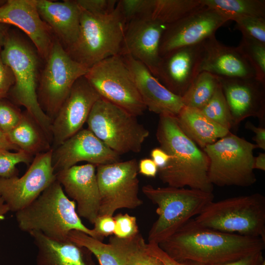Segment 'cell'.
<instances>
[{"instance_id":"83f0119b","label":"cell","mask_w":265,"mask_h":265,"mask_svg":"<svg viewBox=\"0 0 265 265\" xmlns=\"http://www.w3.org/2000/svg\"><path fill=\"white\" fill-rule=\"evenodd\" d=\"M123 265H164L151 254L141 234L128 238L111 236L108 242Z\"/></svg>"},{"instance_id":"4fadbf2b","label":"cell","mask_w":265,"mask_h":265,"mask_svg":"<svg viewBox=\"0 0 265 265\" xmlns=\"http://www.w3.org/2000/svg\"><path fill=\"white\" fill-rule=\"evenodd\" d=\"M52 152L51 149L35 156L20 177H0V221L8 212L16 213L27 206L56 180Z\"/></svg>"},{"instance_id":"d6a6232c","label":"cell","mask_w":265,"mask_h":265,"mask_svg":"<svg viewBox=\"0 0 265 265\" xmlns=\"http://www.w3.org/2000/svg\"><path fill=\"white\" fill-rule=\"evenodd\" d=\"M200 110L210 119L224 128L230 131L233 129L230 111L220 83L211 99Z\"/></svg>"},{"instance_id":"d4e9b609","label":"cell","mask_w":265,"mask_h":265,"mask_svg":"<svg viewBox=\"0 0 265 265\" xmlns=\"http://www.w3.org/2000/svg\"><path fill=\"white\" fill-rule=\"evenodd\" d=\"M29 234L37 249V265H96L91 252L69 238L57 240L37 232Z\"/></svg>"},{"instance_id":"44dd1931","label":"cell","mask_w":265,"mask_h":265,"mask_svg":"<svg viewBox=\"0 0 265 265\" xmlns=\"http://www.w3.org/2000/svg\"><path fill=\"white\" fill-rule=\"evenodd\" d=\"M0 24L12 25L22 31L35 47L44 61L54 36L40 17L36 0H7L0 7Z\"/></svg>"},{"instance_id":"f1b7e54d","label":"cell","mask_w":265,"mask_h":265,"mask_svg":"<svg viewBox=\"0 0 265 265\" xmlns=\"http://www.w3.org/2000/svg\"><path fill=\"white\" fill-rule=\"evenodd\" d=\"M227 22L245 16L265 18V0H201Z\"/></svg>"},{"instance_id":"cb8c5ba5","label":"cell","mask_w":265,"mask_h":265,"mask_svg":"<svg viewBox=\"0 0 265 265\" xmlns=\"http://www.w3.org/2000/svg\"><path fill=\"white\" fill-rule=\"evenodd\" d=\"M39 14L66 51L77 40L81 9L75 0H36Z\"/></svg>"},{"instance_id":"1f68e13d","label":"cell","mask_w":265,"mask_h":265,"mask_svg":"<svg viewBox=\"0 0 265 265\" xmlns=\"http://www.w3.org/2000/svg\"><path fill=\"white\" fill-rule=\"evenodd\" d=\"M69 239L88 249L97 259L100 265H123L111 245L105 243L78 230L69 232Z\"/></svg>"},{"instance_id":"e0dca14e","label":"cell","mask_w":265,"mask_h":265,"mask_svg":"<svg viewBox=\"0 0 265 265\" xmlns=\"http://www.w3.org/2000/svg\"><path fill=\"white\" fill-rule=\"evenodd\" d=\"M218 78L230 111L233 128L250 117L257 118L260 126L265 127V82L257 78Z\"/></svg>"},{"instance_id":"b9f144b4","label":"cell","mask_w":265,"mask_h":265,"mask_svg":"<svg viewBox=\"0 0 265 265\" xmlns=\"http://www.w3.org/2000/svg\"><path fill=\"white\" fill-rule=\"evenodd\" d=\"M0 48V98H7L14 83V77L9 67L4 63Z\"/></svg>"},{"instance_id":"ffe728a7","label":"cell","mask_w":265,"mask_h":265,"mask_svg":"<svg viewBox=\"0 0 265 265\" xmlns=\"http://www.w3.org/2000/svg\"><path fill=\"white\" fill-rule=\"evenodd\" d=\"M203 55L202 43L174 50L161 57L155 77L182 97L201 72Z\"/></svg>"},{"instance_id":"d6986e66","label":"cell","mask_w":265,"mask_h":265,"mask_svg":"<svg viewBox=\"0 0 265 265\" xmlns=\"http://www.w3.org/2000/svg\"><path fill=\"white\" fill-rule=\"evenodd\" d=\"M167 25L151 17L132 20L126 26L120 55H130L155 76L161 57L159 45Z\"/></svg>"},{"instance_id":"7a4b0ae2","label":"cell","mask_w":265,"mask_h":265,"mask_svg":"<svg viewBox=\"0 0 265 265\" xmlns=\"http://www.w3.org/2000/svg\"><path fill=\"white\" fill-rule=\"evenodd\" d=\"M159 116L156 137L160 147L170 157L167 165L159 169L160 180L169 186L212 192L206 153L183 132L176 116Z\"/></svg>"},{"instance_id":"52a82bcc","label":"cell","mask_w":265,"mask_h":265,"mask_svg":"<svg viewBox=\"0 0 265 265\" xmlns=\"http://www.w3.org/2000/svg\"><path fill=\"white\" fill-rule=\"evenodd\" d=\"M194 219L207 228L265 240V197L255 193L212 201Z\"/></svg>"},{"instance_id":"f546056e","label":"cell","mask_w":265,"mask_h":265,"mask_svg":"<svg viewBox=\"0 0 265 265\" xmlns=\"http://www.w3.org/2000/svg\"><path fill=\"white\" fill-rule=\"evenodd\" d=\"M203 6L201 0H153L151 18L167 26Z\"/></svg>"},{"instance_id":"30bf717a","label":"cell","mask_w":265,"mask_h":265,"mask_svg":"<svg viewBox=\"0 0 265 265\" xmlns=\"http://www.w3.org/2000/svg\"><path fill=\"white\" fill-rule=\"evenodd\" d=\"M44 61L37 96L40 107L52 121L74 83L85 76L88 69L73 60L55 37Z\"/></svg>"},{"instance_id":"5bb4252c","label":"cell","mask_w":265,"mask_h":265,"mask_svg":"<svg viewBox=\"0 0 265 265\" xmlns=\"http://www.w3.org/2000/svg\"><path fill=\"white\" fill-rule=\"evenodd\" d=\"M100 98L84 76L76 81L52 120L53 149L82 129L94 105Z\"/></svg>"},{"instance_id":"6da1fadb","label":"cell","mask_w":265,"mask_h":265,"mask_svg":"<svg viewBox=\"0 0 265 265\" xmlns=\"http://www.w3.org/2000/svg\"><path fill=\"white\" fill-rule=\"evenodd\" d=\"M158 245L177 261L219 265L263 251L265 240L207 228L193 218Z\"/></svg>"},{"instance_id":"8fae6325","label":"cell","mask_w":265,"mask_h":265,"mask_svg":"<svg viewBox=\"0 0 265 265\" xmlns=\"http://www.w3.org/2000/svg\"><path fill=\"white\" fill-rule=\"evenodd\" d=\"M85 77L100 97L135 117L146 107L122 55L106 58L88 68Z\"/></svg>"},{"instance_id":"ab89813d","label":"cell","mask_w":265,"mask_h":265,"mask_svg":"<svg viewBox=\"0 0 265 265\" xmlns=\"http://www.w3.org/2000/svg\"><path fill=\"white\" fill-rule=\"evenodd\" d=\"M83 10L96 15L105 16L112 13L118 0H75Z\"/></svg>"},{"instance_id":"d590c367","label":"cell","mask_w":265,"mask_h":265,"mask_svg":"<svg viewBox=\"0 0 265 265\" xmlns=\"http://www.w3.org/2000/svg\"><path fill=\"white\" fill-rule=\"evenodd\" d=\"M117 5L126 24L134 19L151 18L153 0H120Z\"/></svg>"},{"instance_id":"60d3db41","label":"cell","mask_w":265,"mask_h":265,"mask_svg":"<svg viewBox=\"0 0 265 265\" xmlns=\"http://www.w3.org/2000/svg\"><path fill=\"white\" fill-rule=\"evenodd\" d=\"M93 224L92 229L101 241H103L105 237L114 234L115 221L113 216L98 215Z\"/></svg>"},{"instance_id":"681fc988","label":"cell","mask_w":265,"mask_h":265,"mask_svg":"<svg viewBox=\"0 0 265 265\" xmlns=\"http://www.w3.org/2000/svg\"><path fill=\"white\" fill-rule=\"evenodd\" d=\"M254 169L265 171V153H260L257 156L254 157L253 162Z\"/></svg>"},{"instance_id":"7402d4cb","label":"cell","mask_w":265,"mask_h":265,"mask_svg":"<svg viewBox=\"0 0 265 265\" xmlns=\"http://www.w3.org/2000/svg\"><path fill=\"white\" fill-rule=\"evenodd\" d=\"M122 56L146 109L159 115L176 116L184 106L182 97L167 89L141 62L130 55Z\"/></svg>"},{"instance_id":"e575fe53","label":"cell","mask_w":265,"mask_h":265,"mask_svg":"<svg viewBox=\"0 0 265 265\" xmlns=\"http://www.w3.org/2000/svg\"><path fill=\"white\" fill-rule=\"evenodd\" d=\"M33 158L21 150L11 152L9 150L0 149V177L9 178L18 176L19 171L16 165L24 163L29 165Z\"/></svg>"},{"instance_id":"7bdbcfd3","label":"cell","mask_w":265,"mask_h":265,"mask_svg":"<svg viewBox=\"0 0 265 265\" xmlns=\"http://www.w3.org/2000/svg\"><path fill=\"white\" fill-rule=\"evenodd\" d=\"M147 246L150 253L160 260L164 265H204L190 261H175L166 254L158 244L147 243Z\"/></svg>"},{"instance_id":"4dcf8cb0","label":"cell","mask_w":265,"mask_h":265,"mask_svg":"<svg viewBox=\"0 0 265 265\" xmlns=\"http://www.w3.org/2000/svg\"><path fill=\"white\" fill-rule=\"evenodd\" d=\"M219 84L216 76L201 72L182 97L184 106L201 109L211 99Z\"/></svg>"},{"instance_id":"484cf974","label":"cell","mask_w":265,"mask_h":265,"mask_svg":"<svg viewBox=\"0 0 265 265\" xmlns=\"http://www.w3.org/2000/svg\"><path fill=\"white\" fill-rule=\"evenodd\" d=\"M176 118L183 132L202 149L230 132L198 109L184 106Z\"/></svg>"},{"instance_id":"c3c4849f","label":"cell","mask_w":265,"mask_h":265,"mask_svg":"<svg viewBox=\"0 0 265 265\" xmlns=\"http://www.w3.org/2000/svg\"><path fill=\"white\" fill-rule=\"evenodd\" d=\"M0 149L19 151L9 140L7 134L0 128Z\"/></svg>"},{"instance_id":"816d5d0a","label":"cell","mask_w":265,"mask_h":265,"mask_svg":"<svg viewBox=\"0 0 265 265\" xmlns=\"http://www.w3.org/2000/svg\"><path fill=\"white\" fill-rule=\"evenodd\" d=\"M6 0H0V7L4 3L6 2Z\"/></svg>"},{"instance_id":"603a6c76","label":"cell","mask_w":265,"mask_h":265,"mask_svg":"<svg viewBox=\"0 0 265 265\" xmlns=\"http://www.w3.org/2000/svg\"><path fill=\"white\" fill-rule=\"evenodd\" d=\"M202 44L203 55L201 72H208L221 78H257L254 69L238 47L226 46L219 42L215 35Z\"/></svg>"},{"instance_id":"bcb514c9","label":"cell","mask_w":265,"mask_h":265,"mask_svg":"<svg viewBox=\"0 0 265 265\" xmlns=\"http://www.w3.org/2000/svg\"><path fill=\"white\" fill-rule=\"evenodd\" d=\"M264 260L263 251H260L219 265H260Z\"/></svg>"},{"instance_id":"4316f807","label":"cell","mask_w":265,"mask_h":265,"mask_svg":"<svg viewBox=\"0 0 265 265\" xmlns=\"http://www.w3.org/2000/svg\"><path fill=\"white\" fill-rule=\"evenodd\" d=\"M7 136L19 150L33 157L52 149L50 139L26 110L23 111L20 122L7 134Z\"/></svg>"},{"instance_id":"8d00e7d4","label":"cell","mask_w":265,"mask_h":265,"mask_svg":"<svg viewBox=\"0 0 265 265\" xmlns=\"http://www.w3.org/2000/svg\"><path fill=\"white\" fill-rule=\"evenodd\" d=\"M234 21L236 28L241 32L242 36L265 44V18L245 16Z\"/></svg>"},{"instance_id":"7c38bea8","label":"cell","mask_w":265,"mask_h":265,"mask_svg":"<svg viewBox=\"0 0 265 265\" xmlns=\"http://www.w3.org/2000/svg\"><path fill=\"white\" fill-rule=\"evenodd\" d=\"M138 174L135 159L96 167L100 195L98 215L113 216L117 210H132L142 205L138 196Z\"/></svg>"},{"instance_id":"277c9868","label":"cell","mask_w":265,"mask_h":265,"mask_svg":"<svg viewBox=\"0 0 265 265\" xmlns=\"http://www.w3.org/2000/svg\"><path fill=\"white\" fill-rule=\"evenodd\" d=\"M15 215L19 229L28 234L37 232L51 239L62 240L68 238L70 231L78 230L100 240L93 229L83 224L76 203L68 197L56 179Z\"/></svg>"},{"instance_id":"7dc6e473","label":"cell","mask_w":265,"mask_h":265,"mask_svg":"<svg viewBox=\"0 0 265 265\" xmlns=\"http://www.w3.org/2000/svg\"><path fill=\"white\" fill-rule=\"evenodd\" d=\"M150 157L159 169L165 167L170 159L169 156L160 147L153 148L150 152Z\"/></svg>"},{"instance_id":"8992f818","label":"cell","mask_w":265,"mask_h":265,"mask_svg":"<svg viewBox=\"0 0 265 265\" xmlns=\"http://www.w3.org/2000/svg\"><path fill=\"white\" fill-rule=\"evenodd\" d=\"M126 26L117 3L112 13L105 16L81 9L78 38L66 51L73 60L88 69L106 58L120 54Z\"/></svg>"},{"instance_id":"2e32d148","label":"cell","mask_w":265,"mask_h":265,"mask_svg":"<svg viewBox=\"0 0 265 265\" xmlns=\"http://www.w3.org/2000/svg\"><path fill=\"white\" fill-rule=\"evenodd\" d=\"M119 161L120 156L88 129H82L53 149L52 156L55 173L80 161H86L97 166Z\"/></svg>"},{"instance_id":"9c48e42d","label":"cell","mask_w":265,"mask_h":265,"mask_svg":"<svg viewBox=\"0 0 265 265\" xmlns=\"http://www.w3.org/2000/svg\"><path fill=\"white\" fill-rule=\"evenodd\" d=\"M86 123L88 130L119 156L140 152L150 134L136 117L102 98L94 105Z\"/></svg>"},{"instance_id":"9a60e30c","label":"cell","mask_w":265,"mask_h":265,"mask_svg":"<svg viewBox=\"0 0 265 265\" xmlns=\"http://www.w3.org/2000/svg\"><path fill=\"white\" fill-rule=\"evenodd\" d=\"M226 22L216 11L203 6L167 26L160 40V56L181 48L202 43L215 35Z\"/></svg>"},{"instance_id":"836d02e7","label":"cell","mask_w":265,"mask_h":265,"mask_svg":"<svg viewBox=\"0 0 265 265\" xmlns=\"http://www.w3.org/2000/svg\"><path fill=\"white\" fill-rule=\"evenodd\" d=\"M238 47L254 69L257 79L265 82V44L242 36Z\"/></svg>"},{"instance_id":"5b68a950","label":"cell","mask_w":265,"mask_h":265,"mask_svg":"<svg viewBox=\"0 0 265 265\" xmlns=\"http://www.w3.org/2000/svg\"><path fill=\"white\" fill-rule=\"evenodd\" d=\"M145 196L157 205V219L148 233V243L159 244L167 239L213 201L212 192L188 187L142 188Z\"/></svg>"},{"instance_id":"3957f363","label":"cell","mask_w":265,"mask_h":265,"mask_svg":"<svg viewBox=\"0 0 265 265\" xmlns=\"http://www.w3.org/2000/svg\"><path fill=\"white\" fill-rule=\"evenodd\" d=\"M25 35L17 29L9 28L1 50L2 59L14 77L7 98L17 106H24L52 142V121L40 107L37 96L41 61L43 59Z\"/></svg>"},{"instance_id":"ee69618b","label":"cell","mask_w":265,"mask_h":265,"mask_svg":"<svg viewBox=\"0 0 265 265\" xmlns=\"http://www.w3.org/2000/svg\"><path fill=\"white\" fill-rule=\"evenodd\" d=\"M138 173L147 177H155L159 168L151 158H143L138 162Z\"/></svg>"},{"instance_id":"74e56055","label":"cell","mask_w":265,"mask_h":265,"mask_svg":"<svg viewBox=\"0 0 265 265\" xmlns=\"http://www.w3.org/2000/svg\"><path fill=\"white\" fill-rule=\"evenodd\" d=\"M23 111L8 98H0V128L7 134L19 123Z\"/></svg>"},{"instance_id":"ba28073f","label":"cell","mask_w":265,"mask_h":265,"mask_svg":"<svg viewBox=\"0 0 265 265\" xmlns=\"http://www.w3.org/2000/svg\"><path fill=\"white\" fill-rule=\"evenodd\" d=\"M257 148L245 138L230 132L213 144L206 146L211 183L218 186L247 187L257 181L254 172V150Z\"/></svg>"},{"instance_id":"f907efd6","label":"cell","mask_w":265,"mask_h":265,"mask_svg":"<svg viewBox=\"0 0 265 265\" xmlns=\"http://www.w3.org/2000/svg\"><path fill=\"white\" fill-rule=\"evenodd\" d=\"M9 28H10V26L4 24H0V49H2L3 46L6 34Z\"/></svg>"},{"instance_id":"f35d334b","label":"cell","mask_w":265,"mask_h":265,"mask_svg":"<svg viewBox=\"0 0 265 265\" xmlns=\"http://www.w3.org/2000/svg\"><path fill=\"white\" fill-rule=\"evenodd\" d=\"M115 221L114 236L121 238L132 237L139 232L135 216L119 213L113 216Z\"/></svg>"},{"instance_id":"f5cc1de1","label":"cell","mask_w":265,"mask_h":265,"mask_svg":"<svg viewBox=\"0 0 265 265\" xmlns=\"http://www.w3.org/2000/svg\"><path fill=\"white\" fill-rule=\"evenodd\" d=\"M260 265H265V260L263 261Z\"/></svg>"},{"instance_id":"f6af8a7d","label":"cell","mask_w":265,"mask_h":265,"mask_svg":"<svg viewBox=\"0 0 265 265\" xmlns=\"http://www.w3.org/2000/svg\"><path fill=\"white\" fill-rule=\"evenodd\" d=\"M246 129L252 131L255 135L253 138L257 148L265 150V127L256 126L250 122H247L245 125Z\"/></svg>"},{"instance_id":"ac0fdd59","label":"cell","mask_w":265,"mask_h":265,"mask_svg":"<svg viewBox=\"0 0 265 265\" xmlns=\"http://www.w3.org/2000/svg\"><path fill=\"white\" fill-rule=\"evenodd\" d=\"M96 167L87 163L55 173L66 195L76 203L79 216L93 224L99 215L100 203Z\"/></svg>"}]
</instances>
